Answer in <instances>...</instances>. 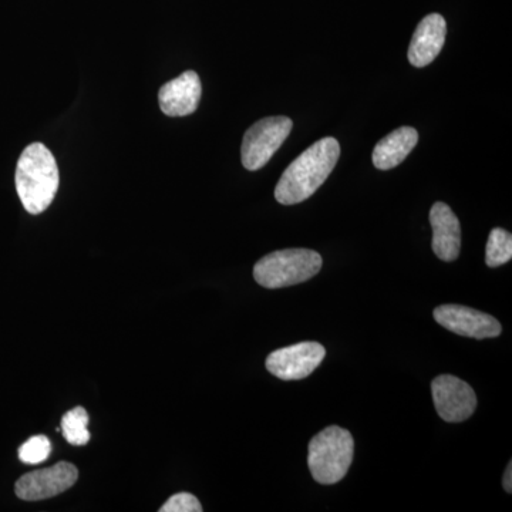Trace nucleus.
<instances>
[{
  "label": "nucleus",
  "instance_id": "12",
  "mask_svg": "<svg viewBox=\"0 0 512 512\" xmlns=\"http://www.w3.org/2000/svg\"><path fill=\"white\" fill-rule=\"evenodd\" d=\"M430 224L434 254L441 261H456L461 249V227L456 214L444 202H436L430 211Z\"/></svg>",
  "mask_w": 512,
  "mask_h": 512
},
{
  "label": "nucleus",
  "instance_id": "15",
  "mask_svg": "<svg viewBox=\"0 0 512 512\" xmlns=\"http://www.w3.org/2000/svg\"><path fill=\"white\" fill-rule=\"evenodd\" d=\"M512 258V235L503 228H494L488 237L485 262L490 268H498Z\"/></svg>",
  "mask_w": 512,
  "mask_h": 512
},
{
  "label": "nucleus",
  "instance_id": "10",
  "mask_svg": "<svg viewBox=\"0 0 512 512\" xmlns=\"http://www.w3.org/2000/svg\"><path fill=\"white\" fill-rule=\"evenodd\" d=\"M202 93L200 76L187 70L177 79L165 83L158 93V103L165 116H190L198 109Z\"/></svg>",
  "mask_w": 512,
  "mask_h": 512
},
{
  "label": "nucleus",
  "instance_id": "17",
  "mask_svg": "<svg viewBox=\"0 0 512 512\" xmlns=\"http://www.w3.org/2000/svg\"><path fill=\"white\" fill-rule=\"evenodd\" d=\"M161 512H201L202 507L198 498L190 493H178L170 497L160 508Z\"/></svg>",
  "mask_w": 512,
  "mask_h": 512
},
{
  "label": "nucleus",
  "instance_id": "14",
  "mask_svg": "<svg viewBox=\"0 0 512 512\" xmlns=\"http://www.w3.org/2000/svg\"><path fill=\"white\" fill-rule=\"evenodd\" d=\"M89 414L83 407H76L64 414L62 419V433L67 443L72 446H86L90 441Z\"/></svg>",
  "mask_w": 512,
  "mask_h": 512
},
{
  "label": "nucleus",
  "instance_id": "1",
  "mask_svg": "<svg viewBox=\"0 0 512 512\" xmlns=\"http://www.w3.org/2000/svg\"><path fill=\"white\" fill-rule=\"evenodd\" d=\"M339 157L340 146L336 138L316 141L286 168L275 188L276 201L282 205H295L308 200L328 180Z\"/></svg>",
  "mask_w": 512,
  "mask_h": 512
},
{
  "label": "nucleus",
  "instance_id": "3",
  "mask_svg": "<svg viewBox=\"0 0 512 512\" xmlns=\"http://www.w3.org/2000/svg\"><path fill=\"white\" fill-rule=\"evenodd\" d=\"M355 440L350 431L330 426L320 431L309 443L308 466L313 480L319 484L342 481L352 466Z\"/></svg>",
  "mask_w": 512,
  "mask_h": 512
},
{
  "label": "nucleus",
  "instance_id": "11",
  "mask_svg": "<svg viewBox=\"0 0 512 512\" xmlns=\"http://www.w3.org/2000/svg\"><path fill=\"white\" fill-rule=\"evenodd\" d=\"M447 23L439 13H431L421 20L410 43L409 62L414 67H426L440 55L446 43Z\"/></svg>",
  "mask_w": 512,
  "mask_h": 512
},
{
  "label": "nucleus",
  "instance_id": "13",
  "mask_svg": "<svg viewBox=\"0 0 512 512\" xmlns=\"http://www.w3.org/2000/svg\"><path fill=\"white\" fill-rule=\"evenodd\" d=\"M419 143V133L413 127H400L382 138L373 150V164L379 170H392L406 160Z\"/></svg>",
  "mask_w": 512,
  "mask_h": 512
},
{
  "label": "nucleus",
  "instance_id": "6",
  "mask_svg": "<svg viewBox=\"0 0 512 512\" xmlns=\"http://www.w3.org/2000/svg\"><path fill=\"white\" fill-rule=\"evenodd\" d=\"M326 356V349L318 342H302L275 350L266 359V369L278 379L291 382L311 376Z\"/></svg>",
  "mask_w": 512,
  "mask_h": 512
},
{
  "label": "nucleus",
  "instance_id": "8",
  "mask_svg": "<svg viewBox=\"0 0 512 512\" xmlns=\"http://www.w3.org/2000/svg\"><path fill=\"white\" fill-rule=\"evenodd\" d=\"M77 478V468L67 461H60L53 467L32 471L20 477L15 485V493L20 500H46L72 488Z\"/></svg>",
  "mask_w": 512,
  "mask_h": 512
},
{
  "label": "nucleus",
  "instance_id": "2",
  "mask_svg": "<svg viewBox=\"0 0 512 512\" xmlns=\"http://www.w3.org/2000/svg\"><path fill=\"white\" fill-rule=\"evenodd\" d=\"M16 191L29 214H42L55 200L59 188V168L55 156L42 143L23 150L16 168Z\"/></svg>",
  "mask_w": 512,
  "mask_h": 512
},
{
  "label": "nucleus",
  "instance_id": "9",
  "mask_svg": "<svg viewBox=\"0 0 512 512\" xmlns=\"http://www.w3.org/2000/svg\"><path fill=\"white\" fill-rule=\"evenodd\" d=\"M434 319L456 335L464 338L491 339L501 335L500 322L488 313L461 305H441L434 309Z\"/></svg>",
  "mask_w": 512,
  "mask_h": 512
},
{
  "label": "nucleus",
  "instance_id": "5",
  "mask_svg": "<svg viewBox=\"0 0 512 512\" xmlns=\"http://www.w3.org/2000/svg\"><path fill=\"white\" fill-rule=\"evenodd\" d=\"M292 120L285 116L266 117L248 128L242 140V164L249 171L261 170L291 134Z\"/></svg>",
  "mask_w": 512,
  "mask_h": 512
},
{
  "label": "nucleus",
  "instance_id": "4",
  "mask_svg": "<svg viewBox=\"0 0 512 512\" xmlns=\"http://www.w3.org/2000/svg\"><path fill=\"white\" fill-rule=\"evenodd\" d=\"M322 264V256L312 249H282L256 262L254 278L264 288H286L309 281L319 274Z\"/></svg>",
  "mask_w": 512,
  "mask_h": 512
},
{
  "label": "nucleus",
  "instance_id": "7",
  "mask_svg": "<svg viewBox=\"0 0 512 512\" xmlns=\"http://www.w3.org/2000/svg\"><path fill=\"white\" fill-rule=\"evenodd\" d=\"M434 406L447 423H461L473 416L477 396L473 387L456 376L441 375L431 383Z\"/></svg>",
  "mask_w": 512,
  "mask_h": 512
},
{
  "label": "nucleus",
  "instance_id": "16",
  "mask_svg": "<svg viewBox=\"0 0 512 512\" xmlns=\"http://www.w3.org/2000/svg\"><path fill=\"white\" fill-rule=\"evenodd\" d=\"M52 454V443L46 436H33L19 448V458L25 464H40Z\"/></svg>",
  "mask_w": 512,
  "mask_h": 512
},
{
  "label": "nucleus",
  "instance_id": "18",
  "mask_svg": "<svg viewBox=\"0 0 512 512\" xmlns=\"http://www.w3.org/2000/svg\"><path fill=\"white\" fill-rule=\"evenodd\" d=\"M503 485L507 493H512V463L508 464L507 470H505Z\"/></svg>",
  "mask_w": 512,
  "mask_h": 512
}]
</instances>
